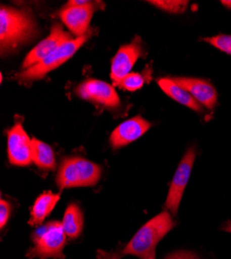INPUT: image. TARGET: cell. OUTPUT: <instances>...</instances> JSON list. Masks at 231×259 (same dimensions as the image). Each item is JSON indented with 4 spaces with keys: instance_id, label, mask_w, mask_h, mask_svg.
I'll list each match as a JSON object with an SVG mask.
<instances>
[{
    "instance_id": "6da1fadb",
    "label": "cell",
    "mask_w": 231,
    "mask_h": 259,
    "mask_svg": "<svg viewBox=\"0 0 231 259\" xmlns=\"http://www.w3.org/2000/svg\"><path fill=\"white\" fill-rule=\"evenodd\" d=\"M35 31L34 19L28 11L2 7L0 11V47L2 53L14 50L30 39Z\"/></svg>"
},
{
    "instance_id": "7a4b0ae2",
    "label": "cell",
    "mask_w": 231,
    "mask_h": 259,
    "mask_svg": "<svg viewBox=\"0 0 231 259\" xmlns=\"http://www.w3.org/2000/svg\"><path fill=\"white\" fill-rule=\"evenodd\" d=\"M174 227L171 213L164 210L145 223L122 250V255L148 259L156 251L158 243Z\"/></svg>"
},
{
    "instance_id": "3957f363",
    "label": "cell",
    "mask_w": 231,
    "mask_h": 259,
    "mask_svg": "<svg viewBox=\"0 0 231 259\" xmlns=\"http://www.w3.org/2000/svg\"><path fill=\"white\" fill-rule=\"evenodd\" d=\"M102 177L100 165L81 157L62 160L57 172L56 184L60 189L94 187Z\"/></svg>"
},
{
    "instance_id": "277c9868",
    "label": "cell",
    "mask_w": 231,
    "mask_h": 259,
    "mask_svg": "<svg viewBox=\"0 0 231 259\" xmlns=\"http://www.w3.org/2000/svg\"><path fill=\"white\" fill-rule=\"evenodd\" d=\"M33 247L26 256L29 259H65L62 250L67 244V234L59 221H51L37 227L31 234Z\"/></svg>"
},
{
    "instance_id": "5b68a950",
    "label": "cell",
    "mask_w": 231,
    "mask_h": 259,
    "mask_svg": "<svg viewBox=\"0 0 231 259\" xmlns=\"http://www.w3.org/2000/svg\"><path fill=\"white\" fill-rule=\"evenodd\" d=\"M88 36V34H85L81 37H75L66 41L65 44H62L57 50L36 63L35 66L27 70H22V72L18 75V79L23 82L43 79L50 72L56 70L61 64H64L71 57H73L75 53L83 46L84 42L87 40Z\"/></svg>"
},
{
    "instance_id": "8992f818",
    "label": "cell",
    "mask_w": 231,
    "mask_h": 259,
    "mask_svg": "<svg viewBox=\"0 0 231 259\" xmlns=\"http://www.w3.org/2000/svg\"><path fill=\"white\" fill-rule=\"evenodd\" d=\"M196 159V150L194 147L189 148L187 153L182 157L175 174L170 184L169 192L165 202V207L169 210L172 214H176L182 195L183 191L187 187V184L190 180L191 172L193 169V165Z\"/></svg>"
},
{
    "instance_id": "52a82bcc",
    "label": "cell",
    "mask_w": 231,
    "mask_h": 259,
    "mask_svg": "<svg viewBox=\"0 0 231 259\" xmlns=\"http://www.w3.org/2000/svg\"><path fill=\"white\" fill-rule=\"evenodd\" d=\"M94 13L95 8L90 2L74 0V2H69L60 11L59 17L76 37H81L87 34Z\"/></svg>"
},
{
    "instance_id": "ba28073f",
    "label": "cell",
    "mask_w": 231,
    "mask_h": 259,
    "mask_svg": "<svg viewBox=\"0 0 231 259\" xmlns=\"http://www.w3.org/2000/svg\"><path fill=\"white\" fill-rule=\"evenodd\" d=\"M8 157L12 165L28 166L32 162V139L23 125L17 122L8 130Z\"/></svg>"
},
{
    "instance_id": "9c48e42d",
    "label": "cell",
    "mask_w": 231,
    "mask_h": 259,
    "mask_svg": "<svg viewBox=\"0 0 231 259\" xmlns=\"http://www.w3.org/2000/svg\"><path fill=\"white\" fill-rule=\"evenodd\" d=\"M76 94L79 98L90 101L107 108H116L120 105V99L113 88L107 82L97 79H87L78 85Z\"/></svg>"
},
{
    "instance_id": "30bf717a",
    "label": "cell",
    "mask_w": 231,
    "mask_h": 259,
    "mask_svg": "<svg viewBox=\"0 0 231 259\" xmlns=\"http://www.w3.org/2000/svg\"><path fill=\"white\" fill-rule=\"evenodd\" d=\"M73 39L71 37V34L68 33L62 29V27L59 24H54L51 28L50 34L44 38L41 41L27 54L25 57L22 69L27 70L36 63L46 58L48 55L53 53L55 50H57L62 44H65L66 41Z\"/></svg>"
},
{
    "instance_id": "8fae6325",
    "label": "cell",
    "mask_w": 231,
    "mask_h": 259,
    "mask_svg": "<svg viewBox=\"0 0 231 259\" xmlns=\"http://www.w3.org/2000/svg\"><path fill=\"white\" fill-rule=\"evenodd\" d=\"M143 54L140 37H136L128 45L121 46L111 62L110 77L114 86L127 75L131 73L134 64Z\"/></svg>"
},
{
    "instance_id": "7c38bea8",
    "label": "cell",
    "mask_w": 231,
    "mask_h": 259,
    "mask_svg": "<svg viewBox=\"0 0 231 259\" xmlns=\"http://www.w3.org/2000/svg\"><path fill=\"white\" fill-rule=\"evenodd\" d=\"M181 88L190 93V95L201 105L212 110L218 103V94L215 86L207 80L188 77L172 78Z\"/></svg>"
},
{
    "instance_id": "4fadbf2b",
    "label": "cell",
    "mask_w": 231,
    "mask_h": 259,
    "mask_svg": "<svg viewBox=\"0 0 231 259\" xmlns=\"http://www.w3.org/2000/svg\"><path fill=\"white\" fill-rule=\"evenodd\" d=\"M152 123L142 116H135L120 123L110 136V143L113 148H120L128 145L141 136H143L151 128Z\"/></svg>"
},
{
    "instance_id": "5bb4252c",
    "label": "cell",
    "mask_w": 231,
    "mask_h": 259,
    "mask_svg": "<svg viewBox=\"0 0 231 259\" xmlns=\"http://www.w3.org/2000/svg\"><path fill=\"white\" fill-rule=\"evenodd\" d=\"M158 84L160 89L168 96L174 100L175 102L190 108L193 111L201 113L203 108L202 106L190 95L188 91H186L180 85L173 81L170 78H161L158 80Z\"/></svg>"
},
{
    "instance_id": "9a60e30c",
    "label": "cell",
    "mask_w": 231,
    "mask_h": 259,
    "mask_svg": "<svg viewBox=\"0 0 231 259\" xmlns=\"http://www.w3.org/2000/svg\"><path fill=\"white\" fill-rule=\"evenodd\" d=\"M60 199V194L53 192H45L36 198L30 210L29 224L31 226H40L45 219L51 213Z\"/></svg>"
},
{
    "instance_id": "2e32d148",
    "label": "cell",
    "mask_w": 231,
    "mask_h": 259,
    "mask_svg": "<svg viewBox=\"0 0 231 259\" xmlns=\"http://www.w3.org/2000/svg\"><path fill=\"white\" fill-rule=\"evenodd\" d=\"M61 223L67 236L71 237V239H77L81 234L84 225L83 212L78 204L71 203L67 207Z\"/></svg>"
},
{
    "instance_id": "e0dca14e",
    "label": "cell",
    "mask_w": 231,
    "mask_h": 259,
    "mask_svg": "<svg viewBox=\"0 0 231 259\" xmlns=\"http://www.w3.org/2000/svg\"><path fill=\"white\" fill-rule=\"evenodd\" d=\"M32 162L40 169L54 170L56 161L51 146L36 138H32Z\"/></svg>"
},
{
    "instance_id": "ac0fdd59",
    "label": "cell",
    "mask_w": 231,
    "mask_h": 259,
    "mask_svg": "<svg viewBox=\"0 0 231 259\" xmlns=\"http://www.w3.org/2000/svg\"><path fill=\"white\" fill-rule=\"evenodd\" d=\"M149 4H152L167 13L182 14L186 12L189 2H186V0H155V2H149Z\"/></svg>"
},
{
    "instance_id": "d6986e66",
    "label": "cell",
    "mask_w": 231,
    "mask_h": 259,
    "mask_svg": "<svg viewBox=\"0 0 231 259\" xmlns=\"http://www.w3.org/2000/svg\"><path fill=\"white\" fill-rule=\"evenodd\" d=\"M143 84H144V78L142 75L138 73H130L129 75L123 77L117 83L116 86L128 92H136L142 89Z\"/></svg>"
},
{
    "instance_id": "ffe728a7",
    "label": "cell",
    "mask_w": 231,
    "mask_h": 259,
    "mask_svg": "<svg viewBox=\"0 0 231 259\" xmlns=\"http://www.w3.org/2000/svg\"><path fill=\"white\" fill-rule=\"evenodd\" d=\"M203 40L219 49L220 51L231 55V34H219L215 36L204 37Z\"/></svg>"
},
{
    "instance_id": "44dd1931",
    "label": "cell",
    "mask_w": 231,
    "mask_h": 259,
    "mask_svg": "<svg viewBox=\"0 0 231 259\" xmlns=\"http://www.w3.org/2000/svg\"><path fill=\"white\" fill-rule=\"evenodd\" d=\"M12 212V205L9 201L2 199L0 201V228H4L10 219V215Z\"/></svg>"
},
{
    "instance_id": "7402d4cb",
    "label": "cell",
    "mask_w": 231,
    "mask_h": 259,
    "mask_svg": "<svg viewBox=\"0 0 231 259\" xmlns=\"http://www.w3.org/2000/svg\"><path fill=\"white\" fill-rule=\"evenodd\" d=\"M165 259H199L196 254L188 251H178L168 255Z\"/></svg>"
},
{
    "instance_id": "603a6c76",
    "label": "cell",
    "mask_w": 231,
    "mask_h": 259,
    "mask_svg": "<svg viewBox=\"0 0 231 259\" xmlns=\"http://www.w3.org/2000/svg\"><path fill=\"white\" fill-rule=\"evenodd\" d=\"M97 256L99 259H121V254L117 252H106L103 250L97 251Z\"/></svg>"
},
{
    "instance_id": "cb8c5ba5",
    "label": "cell",
    "mask_w": 231,
    "mask_h": 259,
    "mask_svg": "<svg viewBox=\"0 0 231 259\" xmlns=\"http://www.w3.org/2000/svg\"><path fill=\"white\" fill-rule=\"evenodd\" d=\"M222 229H223L224 231H227V232H230V233H231V221L227 222V223L222 227Z\"/></svg>"
},
{
    "instance_id": "d4e9b609",
    "label": "cell",
    "mask_w": 231,
    "mask_h": 259,
    "mask_svg": "<svg viewBox=\"0 0 231 259\" xmlns=\"http://www.w3.org/2000/svg\"><path fill=\"white\" fill-rule=\"evenodd\" d=\"M221 4L224 6V7H226V8H228V9H231V0H223V2H221Z\"/></svg>"
},
{
    "instance_id": "484cf974",
    "label": "cell",
    "mask_w": 231,
    "mask_h": 259,
    "mask_svg": "<svg viewBox=\"0 0 231 259\" xmlns=\"http://www.w3.org/2000/svg\"><path fill=\"white\" fill-rule=\"evenodd\" d=\"M148 259H156V251L153 252V253L151 254V256H150Z\"/></svg>"
}]
</instances>
